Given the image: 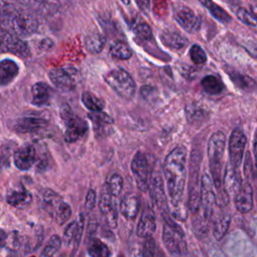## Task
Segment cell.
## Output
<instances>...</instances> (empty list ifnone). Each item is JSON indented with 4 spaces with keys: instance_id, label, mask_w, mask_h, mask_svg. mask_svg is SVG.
<instances>
[{
    "instance_id": "40",
    "label": "cell",
    "mask_w": 257,
    "mask_h": 257,
    "mask_svg": "<svg viewBox=\"0 0 257 257\" xmlns=\"http://www.w3.org/2000/svg\"><path fill=\"white\" fill-rule=\"evenodd\" d=\"M134 30H135V33L140 37L142 38L143 40H153L154 39V36H153V32H152V29L150 27V25L144 21H140V22H137L135 24V27H134Z\"/></svg>"
},
{
    "instance_id": "23",
    "label": "cell",
    "mask_w": 257,
    "mask_h": 257,
    "mask_svg": "<svg viewBox=\"0 0 257 257\" xmlns=\"http://www.w3.org/2000/svg\"><path fill=\"white\" fill-rule=\"evenodd\" d=\"M19 73L18 64L10 59L4 58L0 61V86H8L17 77Z\"/></svg>"
},
{
    "instance_id": "30",
    "label": "cell",
    "mask_w": 257,
    "mask_h": 257,
    "mask_svg": "<svg viewBox=\"0 0 257 257\" xmlns=\"http://www.w3.org/2000/svg\"><path fill=\"white\" fill-rule=\"evenodd\" d=\"M105 44V37L99 32H92L86 35L84 39L85 49L92 54L99 53Z\"/></svg>"
},
{
    "instance_id": "28",
    "label": "cell",
    "mask_w": 257,
    "mask_h": 257,
    "mask_svg": "<svg viewBox=\"0 0 257 257\" xmlns=\"http://www.w3.org/2000/svg\"><path fill=\"white\" fill-rule=\"evenodd\" d=\"M31 102L36 106L45 105L49 102L51 97V90L45 82H36L31 87Z\"/></svg>"
},
{
    "instance_id": "42",
    "label": "cell",
    "mask_w": 257,
    "mask_h": 257,
    "mask_svg": "<svg viewBox=\"0 0 257 257\" xmlns=\"http://www.w3.org/2000/svg\"><path fill=\"white\" fill-rule=\"evenodd\" d=\"M236 16L237 18L243 22L246 25L252 26V27H256V18H255V14H252L250 11H248L247 9L240 7L237 12H236Z\"/></svg>"
},
{
    "instance_id": "19",
    "label": "cell",
    "mask_w": 257,
    "mask_h": 257,
    "mask_svg": "<svg viewBox=\"0 0 257 257\" xmlns=\"http://www.w3.org/2000/svg\"><path fill=\"white\" fill-rule=\"evenodd\" d=\"M37 160L36 150L32 145H26L18 148L13 153L14 166L20 171H28Z\"/></svg>"
},
{
    "instance_id": "33",
    "label": "cell",
    "mask_w": 257,
    "mask_h": 257,
    "mask_svg": "<svg viewBox=\"0 0 257 257\" xmlns=\"http://www.w3.org/2000/svg\"><path fill=\"white\" fill-rule=\"evenodd\" d=\"M109 54L113 58L120 59V60H125V59H128L132 56L133 50L126 42H124L122 40H117V41H114L110 45Z\"/></svg>"
},
{
    "instance_id": "12",
    "label": "cell",
    "mask_w": 257,
    "mask_h": 257,
    "mask_svg": "<svg viewBox=\"0 0 257 257\" xmlns=\"http://www.w3.org/2000/svg\"><path fill=\"white\" fill-rule=\"evenodd\" d=\"M0 52H7L25 58L31 54L28 44L15 34L0 30Z\"/></svg>"
},
{
    "instance_id": "15",
    "label": "cell",
    "mask_w": 257,
    "mask_h": 257,
    "mask_svg": "<svg viewBox=\"0 0 257 257\" xmlns=\"http://www.w3.org/2000/svg\"><path fill=\"white\" fill-rule=\"evenodd\" d=\"M98 207L106 225L109 228H115L117 225V211L115 209L113 197L108 193L105 187L101 190Z\"/></svg>"
},
{
    "instance_id": "3",
    "label": "cell",
    "mask_w": 257,
    "mask_h": 257,
    "mask_svg": "<svg viewBox=\"0 0 257 257\" xmlns=\"http://www.w3.org/2000/svg\"><path fill=\"white\" fill-rule=\"evenodd\" d=\"M38 20L30 13L18 8L2 21L0 30H5L18 37H27L34 34L38 29Z\"/></svg>"
},
{
    "instance_id": "29",
    "label": "cell",
    "mask_w": 257,
    "mask_h": 257,
    "mask_svg": "<svg viewBox=\"0 0 257 257\" xmlns=\"http://www.w3.org/2000/svg\"><path fill=\"white\" fill-rule=\"evenodd\" d=\"M201 85L207 93L212 95L220 94L225 89V84L223 83L221 78L212 74L203 77L201 80Z\"/></svg>"
},
{
    "instance_id": "14",
    "label": "cell",
    "mask_w": 257,
    "mask_h": 257,
    "mask_svg": "<svg viewBox=\"0 0 257 257\" xmlns=\"http://www.w3.org/2000/svg\"><path fill=\"white\" fill-rule=\"evenodd\" d=\"M174 18L179 25L189 33H195L201 27V18L188 6L175 8Z\"/></svg>"
},
{
    "instance_id": "41",
    "label": "cell",
    "mask_w": 257,
    "mask_h": 257,
    "mask_svg": "<svg viewBox=\"0 0 257 257\" xmlns=\"http://www.w3.org/2000/svg\"><path fill=\"white\" fill-rule=\"evenodd\" d=\"M190 57L195 64H204L207 61V55L204 49L198 44H193L191 46Z\"/></svg>"
},
{
    "instance_id": "49",
    "label": "cell",
    "mask_w": 257,
    "mask_h": 257,
    "mask_svg": "<svg viewBox=\"0 0 257 257\" xmlns=\"http://www.w3.org/2000/svg\"><path fill=\"white\" fill-rule=\"evenodd\" d=\"M7 235L8 234L3 229H0V251L5 247L6 240H7Z\"/></svg>"
},
{
    "instance_id": "1",
    "label": "cell",
    "mask_w": 257,
    "mask_h": 257,
    "mask_svg": "<svg viewBox=\"0 0 257 257\" xmlns=\"http://www.w3.org/2000/svg\"><path fill=\"white\" fill-rule=\"evenodd\" d=\"M186 158V149L183 146H178L167 155L163 165V173L166 179L167 190L172 207L171 214L174 218L181 221H184L187 218V209L183 204L187 177Z\"/></svg>"
},
{
    "instance_id": "13",
    "label": "cell",
    "mask_w": 257,
    "mask_h": 257,
    "mask_svg": "<svg viewBox=\"0 0 257 257\" xmlns=\"http://www.w3.org/2000/svg\"><path fill=\"white\" fill-rule=\"evenodd\" d=\"M247 144V138L244 132L237 127L233 130L229 139V159L230 165L238 169L242 163L245 147Z\"/></svg>"
},
{
    "instance_id": "21",
    "label": "cell",
    "mask_w": 257,
    "mask_h": 257,
    "mask_svg": "<svg viewBox=\"0 0 257 257\" xmlns=\"http://www.w3.org/2000/svg\"><path fill=\"white\" fill-rule=\"evenodd\" d=\"M235 207L242 213L246 214L253 208V189L250 183L242 184L240 190L235 195Z\"/></svg>"
},
{
    "instance_id": "11",
    "label": "cell",
    "mask_w": 257,
    "mask_h": 257,
    "mask_svg": "<svg viewBox=\"0 0 257 257\" xmlns=\"http://www.w3.org/2000/svg\"><path fill=\"white\" fill-rule=\"evenodd\" d=\"M148 190L150 191V196L154 205L162 213V215L164 216L170 214L168 198L164 188V181L159 172H154L151 174Z\"/></svg>"
},
{
    "instance_id": "36",
    "label": "cell",
    "mask_w": 257,
    "mask_h": 257,
    "mask_svg": "<svg viewBox=\"0 0 257 257\" xmlns=\"http://www.w3.org/2000/svg\"><path fill=\"white\" fill-rule=\"evenodd\" d=\"M231 217L229 215H221L218 217L213 224V235L216 240H221L229 229Z\"/></svg>"
},
{
    "instance_id": "24",
    "label": "cell",
    "mask_w": 257,
    "mask_h": 257,
    "mask_svg": "<svg viewBox=\"0 0 257 257\" xmlns=\"http://www.w3.org/2000/svg\"><path fill=\"white\" fill-rule=\"evenodd\" d=\"M83 229V216H79V221H72L70 222L64 232H63V241L66 244V246H70L71 244H74L75 246H78L82 234Z\"/></svg>"
},
{
    "instance_id": "47",
    "label": "cell",
    "mask_w": 257,
    "mask_h": 257,
    "mask_svg": "<svg viewBox=\"0 0 257 257\" xmlns=\"http://www.w3.org/2000/svg\"><path fill=\"white\" fill-rule=\"evenodd\" d=\"M52 45H53V42H52L50 39H48V38H43V39H41V40L38 42L36 48H37L39 51H46V50L50 49V48L52 47Z\"/></svg>"
},
{
    "instance_id": "52",
    "label": "cell",
    "mask_w": 257,
    "mask_h": 257,
    "mask_svg": "<svg viewBox=\"0 0 257 257\" xmlns=\"http://www.w3.org/2000/svg\"><path fill=\"white\" fill-rule=\"evenodd\" d=\"M119 257H122V256H119Z\"/></svg>"
},
{
    "instance_id": "4",
    "label": "cell",
    "mask_w": 257,
    "mask_h": 257,
    "mask_svg": "<svg viewBox=\"0 0 257 257\" xmlns=\"http://www.w3.org/2000/svg\"><path fill=\"white\" fill-rule=\"evenodd\" d=\"M226 136L223 132H215L208 142V159L213 182H218L222 179V158L225 152Z\"/></svg>"
},
{
    "instance_id": "44",
    "label": "cell",
    "mask_w": 257,
    "mask_h": 257,
    "mask_svg": "<svg viewBox=\"0 0 257 257\" xmlns=\"http://www.w3.org/2000/svg\"><path fill=\"white\" fill-rule=\"evenodd\" d=\"M188 119L190 120H200L206 115V112L203 110L202 107H197L196 105H190L186 108Z\"/></svg>"
},
{
    "instance_id": "39",
    "label": "cell",
    "mask_w": 257,
    "mask_h": 257,
    "mask_svg": "<svg viewBox=\"0 0 257 257\" xmlns=\"http://www.w3.org/2000/svg\"><path fill=\"white\" fill-rule=\"evenodd\" d=\"M143 257H164L162 250L153 238H148L143 246Z\"/></svg>"
},
{
    "instance_id": "18",
    "label": "cell",
    "mask_w": 257,
    "mask_h": 257,
    "mask_svg": "<svg viewBox=\"0 0 257 257\" xmlns=\"http://www.w3.org/2000/svg\"><path fill=\"white\" fill-rule=\"evenodd\" d=\"M48 120L37 114H27L19 117L14 124V130L20 134L34 133L46 127Z\"/></svg>"
},
{
    "instance_id": "16",
    "label": "cell",
    "mask_w": 257,
    "mask_h": 257,
    "mask_svg": "<svg viewBox=\"0 0 257 257\" xmlns=\"http://www.w3.org/2000/svg\"><path fill=\"white\" fill-rule=\"evenodd\" d=\"M87 117L90 119L95 138L102 139L109 136L112 132L113 118L103 111L88 112Z\"/></svg>"
},
{
    "instance_id": "10",
    "label": "cell",
    "mask_w": 257,
    "mask_h": 257,
    "mask_svg": "<svg viewBox=\"0 0 257 257\" xmlns=\"http://www.w3.org/2000/svg\"><path fill=\"white\" fill-rule=\"evenodd\" d=\"M131 170L134 175L138 188L142 192L148 191L152 173H151V167H150L149 161L144 153L138 152L134 156L131 164Z\"/></svg>"
},
{
    "instance_id": "6",
    "label": "cell",
    "mask_w": 257,
    "mask_h": 257,
    "mask_svg": "<svg viewBox=\"0 0 257 257\" xmlns=\"http://www.w3.org/2000/svg\"><path fill=\"white\" fill-rule=\"evenodd\" d=\"M165 220L163 228V241L168 251L172 254H183L187 250L185 233L170 214L163 216Z\"/></svg>"
},
{
    "instance_id": "37",
    "label": "cell",
    "mask_w": 257,
    "mask_h": 257,
    "mask_svg": "<svg viewBox=\"0 0 257 257\" xmlns=\"http://www.w3.org/2000/svg\"><path fill=\"white\" fill-rule=\"evenodd\" d=\"M90 257H110L109 248L98 239H91L87 247Z\"/></svg>"
},
{
    "instance_id": "25",
    "label": "cell",
    "mask_w": 257,
    "mask_h": 257,
    "mask_svg": "<svg viewBox=\"0 0 257 257\" xmlns=\"http://www.w3.org/2000/svg\"><path fill=\"white\" fill-rule=\"evenodd\" d=\"M160 38L162 43L165 46L175 50L184 48L185 46L188 45V42H189L184 35H182L178 31L170 30V29L163 30L162 33L160 34Z\"/></svg>"
},
{
    "instance_id": "32",
    "label": "cell",
    "mask_w": 257,
    "mask_h": 257,
    "mask_svg": "<svg viewBox=\"0 0 257 257\" xmlns=\"http://www.w3.org/2000/svg\"><path fill=\"white\" fill-rule=\"evenodd\" d=\"M201 4L204 5L207 8V10L210 12V14L219 22L223 24H227L232 21V17L230 16V14L215 2L211 0H206V1H201Z\"/></svg>"
},
{
    "instance_id": "35",
    "label": "cell",
    "mask_w": 257,
    "mask_h": 257,
    "mask_svg": "<svg viewBox=\"0 0 257 257\" xmlns=\"http://www.w3.org/2000/svg\"><path fill=\"white\" fill-rule=\"evenodd\" d=\"M61 248V239L57 235H53L48 240L40 257H63V254L60 252Z\"/></svg>"
},
{
    "instance_id": "50",
    "label": "cell",
    "mask_w": 257,
    "mask_h": 257,
    "mask_svg": "<svg viewBox=\"0 0 257 257\" xmlns=\"http://www.w3.org/2000/svg\"><path fill=\"white\" fill-rule=\"evenodd\" d=\"M137 5L142 9V11L148 13L150 10V2L149 1H137Z\"/></svg>"
},
{
    "instance_id": "34",
    "label": "cell",
    "mask_w": 257,
    "mask_h": 257,
    "mask_svg": "<svg viewBox=\"0 0 257 257\" xmlns=\"http://www.w3.org/2000/svg\"><path fill=\"white\" fill-rule=\"evenodd\" d=\"M81 101H82L83 105L91 112L102 111V109L104 107V101L90 91L82 92Z\"/></svg>"
},
{
    "instance_id": "27",
    "label": "cell",
    "mask_w": 257,
    "mask_h": 257,
    "mask_svg": "<svg viewBox=\"0 0 257 257\" xmlns=\"http://www.w3.org/2000/svg\"><path fill=\"white\" fill-rule=\"evenodd\" d=\"M32 201L31 193L23 187L13 189L6 195V202L16 208H23L29 205Z\"/></svg>"
},
{
    "instance_id": "31",
    "label": "cell",
    "mask_w": 257,
    "mask_h": 257,
    "mask_svg": "<svg viewBox=\"0 0 257 257\" xmlns=\"http://www.w3.org/2000/svg\"><path fill=\"white\" fill-rule=\"evenodd\" d=\"M227 73L232 82L240 89L245 91H253L255 88V81L249 76L239 73L236 70H227Z\"/></svg>"
},
{
    "instance_id": "38",
    "label": "cell",
    "mask_w": 257,
    "mask_h": 257,
    "mask_svg": "<svg viewBox=\"0 0 257 257\" xmlns=\"http://www.w3.org/2000/svg\"><path fill=\"white\" fill-rule=\"evenodd\" d=\"M122 185H123L122 177L120 175L114 173L108 177L104 187L107 189L108 193L114 198V197L119 196L121 189H122Z\"/></svg>"
},
{
    "instance_id": "8",
    "label": "cell",
    "mask_w": 257,
    "mask_h": 257,
    "mask_svg": "<svg viewBox=\"0 0 257 257\" xmlns=\"http://www.w3.org/2000/svg\"><path fill=\"white\" fill-rule=\"evenodd\" d=\"M215 206V191L211 177L204 173L200 177V212L207 220H211Z\"/></svg>"
},
{
    "instance_id": "45",
    "label": "cell",
    "mask_w": 257,
    "mask_h": 257,
    "mask_svg": "<svg viewBox=\"0 0 257 257\" xmlns=\"http://www.w3.org/2000/svg\"><path fill=\"white\" fill-rule=\"evenodd\" d=\"M11 148L7 145L0 146V171L9 165Z\"/></svg>"
},
{
    "instance_id": "2",
    "label": "cell",
    "mask_w": 257,
    "mask_h": 257,
    "mask_svg": "<svg viewBox=\"0 0 257 257\" xmlns=\"http://www.w3.org/2000/svg\"><path fill=\"white\" fill-rule=\"evenodd\" d=\"M39 205L50 215L58 225H63L71 216L70 206L62 198L50 189H43L39 192Z\"/></svg>"
},
{
    "instance_id": "22",
    "label": "cell",
    "mask_w": 257,
    "mask_h": 257,
    "mask_svg": "<svg viewBox=\"0 0 257 257\" xmlns=\"http://www.w3.org/2000/svg\"><path fill=\"white\" fill-rule=\"evenodd\" d=\"M156 231V218L152 209L144 210L137 226V235L141 238H151Z\"/></svg>"
},
{
    "instance_id": "9",
    "label": "cell",
    "mask_w": 257,
    "mask_h": 257,
    "mask_svg": "<svg viewBox=\"0 0 257 257\" xmlns=\"http://www.w3.org/2000/svg\"><path fill=\"white\" fill-rule=\"evenodd\" d=\"M48 76L51 82L57 88L64 91H70L74 89L79 79L77 69L71 66L52 68L49 71Z\"/></svg>"
},
{
    "instance_id": "20",
    "label": "cell",
    "mask_w": 257,
    "mask_h": 257,
    "mask_svg": "<svg viewBox=\"0 0 257 257\" xmlns=\"http://www.w3.org/2000/svg\"><path fill=\"white\" fill-rule=\"evenodd\" d=\"M222 185L229 197H235L242 186V179L239 170L228 164L222 177Z\"/></svg>"
},
{
    "instance_id": "43",
    "label": "cell",
    "mask_w": 257,
    "mask_h": 257,
    "mask_svg": "<svg viewBox=\"0 0 257 257\" xmlns=\"http://www.w3.org/2000/svg\"><path fill=\"white\" fill-rule=\"evenodd\" d=\"M244 176L247 183H250L251 180H254V169L252 165V159L249 152L246 153L245 156V162H244Z\"/></svg>"
},
{
    "instance_id": "48",
    "label": "cell",
    "mask_w": 257,
    "mask_h": 257,
    "mask_svg": "<svg viewBox=\"0 0 257 257\" xmlns=\"http://www.w3.org/2000/svg\"><path fill=\"white\" fill-rule=\"evenodd\" d=\"M154 91H156V89L151 85H144L141 88V94L146 98L152 97L154 95Z\"/></svg>"
},
{
    "instance_id": "17",
    "label": "cell",
    "mask_w": 257,
    "mask_h": 257,
    "mask_svg": "<svg viewBox=\"0 0 257 257\" xmlns=\"http://www.w3.org/2000/svg\"><path fill=\"white\" fill-rule=\"evenodd\" d=\"M191 166L188 188V209L195 215L200 209V177L198 168L193 164Z\"/></svg>"
},
{
    "instance_id": "7",
    "label": "cell",
    "mask_w": 257,
    "mask_h": 257,
    "mask_svg": "<svg viewBox=\"0 0 257 257\" xmlns=\"http://www.w3.org/2000/svg\"><path fill=\"white\" fill-rule=\"evenodd\" d=\"M59 114L66 127L64 133V141L66 143H75L86 134V121L79 117L77 114H75L67 103L61 105L59 109Z\"/></svg>"
},
{
    "instance_id": "26",
    "label": "cell",
    "mask_w": 257,
    "mask_h": 257,
    "mask_svg": "<svg viewBox=\"0 0 257 257\" xmlns=\"http://www.w3.org/2000/svg\"><path fill=\"white\" fill-rule=\"evenodd\" d=\"M119 209L121 215L130 220H133L137 217L140 209V200L139 197L133 193H128L123 196L120 201Z\"/></svg>"
},
{
    "instance_id": "46",
    "label": "cell",
    "mask_w": 257,
    "mask_h": 257,
    "mask_svg": "<svg viewBox=\"0 0 257 257\" xmlns=\"http://www.w3.org/2000/svg\"><path fill=\"white\" fill-rule=\"evenodd\" d=\"M95 203H96V193L94 190L89 189L86 194V197H85V202H84L85 209L87 211L92 210L95 206Z\"/></svg>"
},
{
    "instance_id": "51",
    "label": "cell",
    "mask_w": 257,
    "mask_h": 257,
    "mask_svg": "<svg viewBox=\"0 0 257 257\" xmlns=\"http://www.w3.org/2000/svg\"><path fill=\"white\" fill-rule=\"evenodd\" d=\"M30 257H35V256H30Z\"/></svg>"
},
{
    "instance_id": "5",
    "label": "cell",
    "mask_w": 257,
    "mask_h": 257,
    "mask_svg": "<svg viewBox=\"0 0 257 257\" xmlns=\"http://www.w3.org/2000/svg\"><path fill=\"white\" fill-rule=\"evenodd\" d=\"M107 85L121 98L130 100L136 93V82L131 74L123 68L109 70L104 76Z\"/></svg>"
}]
</instances>
